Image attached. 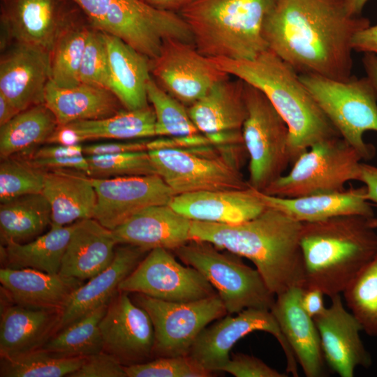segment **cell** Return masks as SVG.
<instances>
[{"label":"cell","mask_w":377,"mask_h":377,"mask_svg":"<svg viewBox=\"0 0 377 377\" xmlns=\"http://www.w3.org/2000/svg\"><path fill=\"white\" fill-rule=\"evenodd\" d=\"M370 26L351 16L346 0H274L263 24L268 49L299 75L349 79L353 36Z\"/></svg>","instance_id":"6da1fadb"},{"label":"cell","mask_w":377,"mask_h":377,"mask_svg":"<svg viewBox=\"0 0 377 377\" xmlns=\"http://www.w3.org/2000/svg\"><path fill=\"white\" fill-rule=\"evenodd\" d=\"M302 222L267 207L239 224L191 221L190 240L207 242L251 260L276 296L304 285L300 243Z\"/></svg>","instance_id":"7a4b0ae2"},{"label":"cell","mask_w":377,"mask_h":377,"mask_svg":"<svg viewBox=\"0 0 377 377\" xmlns=\"http://www.w3.org/2000/svg\"><path fill=\"white\" fill-rule=\"evenodd\" d=\"M219 69L263 91L289 129L290 163L311 146L340 136L300 78L269 49L251 60L208 57Z\"/></svg>","instance_id":"3957f363"},{"label":"cell","mask_w":377,"mask_h":377,"mask_svg":"<svg viewBox=\"0 0 377 377\" xmlns=\"http://www.w3.org/2000/svg\"><path fill=\"white\" fill-rule=\"evenodd\" d=\"M369 219L348 214L302 222L303 288H317L330 298L343 292L377 256V232Z\"/></svg>","instance_id":"277c9868"},{"label":"cell","mask_w":377,"mask_h":377,"mask_svg":"<svg viewBox=\"0 0 377 377\" xmlns=\"http://www.w3.org/2000/svg\"><path fill=\"white\" fill-rule=\"evenodd\" d=\"M274 0H192L178 13L207 57L251 60L268 49L265 19Z\"/></svg>","instance_id":"5b68a950"},{"label":"cell","mask_w":377,"mask_h":377,"mask_svg":"<svg viewBox=\"0 0 377 377\" xmlns=\"http://www.w3.org/2000/svg\"><path fill=\"white\" fill-rule=\"evenodd\" d=\"M91 27L116 36L149 59L156 58L169 39L193 43L179 13L158 9L143 0H71Z\"/></svg>","instance_id":"8992f818"},{"label":"cell","mask_w":377,"mask_h":377,"mask_svg":"<svg viewBox=\"0 0 377 377\" xmlns=\"http://www.w3.org/2000/svg\"><path fill=\"white\" fill-rule=\"evenodd\" d=\"M148 153L157 175L175 195L249 187L241 172L248 155L244 143L162 148Z\"/></svg>","instance_id":"52a82bcc"},{"label":"cell","mask_w":377,"mask_h":377,"mask_svg":"<svg viewBox=\"0 0 377 377\" xmlns=\"http://www.w3.org/2000/svg\"><path fill=\"white\" fill-rule=\"evenodd\" d=\"M173 252L182 263L197 269L212 285L228 314L248 308H272L276 295L258 269L244 263L241 256L197 240H190Z\"/></svg>","instance_id":"ba28073f"},{"label":"cell","mask_w":377,"mask_h":377,"mask_svg":"<svg viewBox=\"0 0 377 377\" xmlns=\"http://www.w3.org/2000/svg\"><path fill=\"white\" fill-rule=\"evenodd\" d=\"M300 75L340 136L362 160L373 158L375 147L364 140L365 132H377V92L369 79L352 75L340 81L317 75Z\"/></svg>","instance_id":"9c48e42d"},{"label":"cell","mask_w":377,"mask_h":377,"mask_svg":"<svg viewBox=\"0 0 377 377\" xmlns=\"http://www.w3.org/2000/svg\"><path fill=\"white\" fill-rule=\"evenodd\" d=\"M362 158L341 136L318 142L303 152L290 172L263 193L286 198L344 191L347 182L358 181Z\"/></svg>","instance_id":"30bf717a"},{"label":"cell","mask_w":377,"mask_h":377,"mask_svg":"<svg viewBox=\"0 0 377 377\" xmlns=\"http://www.w3.org/2000/svg\"><path fill=\"white\" fill-rule=\"evenodd\" d=\"M244 98L247 116L242 135L249 158L247 182L263 192L290 163L289 129L265 94L245 82Z\"/></svg>","instance_id":"8fae6325"},{"label":"cell","mask_w":377,"mask_h":377,"mask_svg":"<svg viewBox=\"0 0 377 377\" xmlns=\"http://www.w3.org/2000/svg\"><path fill=\"white\" fill-rule=\"evenodd\" d=\"M134 302L149 314L154 330V355H188L199 334L228 314L218 293L186 302L161 300L137 293Z\"/></svg>","instance_id":"7c38bea8"},{"label":"cell","mask_w":377,"mask_h":377,"mask_svg":"<svg viewBox=\"0 0 377 377\" xmlns=\"http://www.w3.org/2000/svg\"><path fill=\"white\" fill-rule=\"evenodd\" d=\"M170 250L154 249L119 285L118 290L176 302H192L217 294L195 268L182 265Z\"/></svg>","instance_id":"4fadbf2b"},{"label":"cell","mask_w":377,"mask_h":377,"mask_svg":"<svg viewBox=\"0 0 377 377\" xmlns=\"http://www.w3.org/2000/svg\"><path fill=\"white\" fill-rule=\"evenodd\" d=\"M254 331L273 335L282 347L287 361L288 373L298 376L297 359L270 310L245 309L237 316L227 314L205 327L194 341L188 355L204 367L221 371L228 362L230 351L242 337Z\"/></svg>","instance_id":"5bb4252c"},{"label":"cell","mask_w":377,"mask_h":377,"mask_svg":"<svg viewBox=\"0 0 377 377\" xmlns=\"http://www.w3.org/2000/svg\"><path fill=\"white\" fill-rule=\"evenodd\" d=\"M149 65L158 84L187 107L230 76L216 67L193 43L177 39L166 40L158 55L149 60Z\"/></svg>","instance_id":"9a60e30c"},{"label":"cell","mask_w":377,"mask_h":377,"mask_svg":"<svg viewBox=\"0 0 377 377\" xmlns=\"http://www.w3.org/2000/svg\"><path fill=\"white\" fill-rule=\"evenodd\" d=\"M103 350L124 366L143 363L154 355V330L147 312L118 290L99 323Z\"/></svg>","instance_id":"2e32d148"},{"label":"cell","mask_w":377,"mask_h":377,"mask_svg":"<svg viewBox=\"0 0 377 377\" xmlns=\"http://www.w3.org/2000/svg\"><path fill=\"white\" fill-rule=\"evenodd\" d=\"M91 179L96 193L92 218L111 230L147 207L168 204L175 195L158 175Z\"/></svg>","instance_id":"e0dca14e"},{"label":"cell","mask_w":377,"mask_h":377,"mask_svg":"<svg viewBox=\"0 0 377 377\" xmlns=\"http://www.w3.org/2000/svg\"><path fill=\"white\" fill-rule=\"evenodd\" d=\"M77 20L66 0H7L1 15L6 38L50 52L61 33Z\"/></svg>","instance_id":"ac0fdd59"},{"label":"cell","mask_w":377,"mask_h":377,"mask_svg":"<svg viewBox=\"0 0 377 377\" xmlns=\"http://www.w3.org/2000/svg\"><path fill=\"white\" fill-rule=\"evenodd\" d=\"M331 305L313 320L320 335L325 360L341 377H353L357 367L368 368L371 358L360 337L361 325L348 312L340 294L331 297Z\"/></svg>","instance_id":"d6986e66"},{"label":"cell","mask_w":377,"mask_h":377,"mask_svg":"<svg viewBox=\"0 0 377 377\" xmlns=\"http://www.w3.org/2000/svg\"><path fill=\"white\" fill-rule=\"evenodd\" d=\"M50 77V52L16 43L0 61V94L20 112L45 103Z\"/></svg>","instance_id":"ffe728a7"},{"label":"cell","mask_w":377,"mask_h":377,"mask_svg":"<svg viewBox=\"0 0 377 377\" xmlns=\"http://www.w3.org/2000/svg\"><path fill=\"white\" fill-rule=\"evenodd\" d=\"M168 205L191 221L230 225L251 220L267 207L260 192L250 186L175 195Z\"/></svg>","instance_id":"44dd1931"},{"label":"cell","mask_w":377,"mask_h":377,"mask_svg":"<svg viewBox=\"0 0 377 377\" xmlns=\"http://www.w3.org/2000/svg\"><path fill=\"white\" fill-rule=\"evenodd\" d=\"M303 288L293 287L276 295L271 312L307 377L325 374L324 355L313 319L302 307Z\"/></svg>","instance_id":"7402d4cb"},{"label":"cell","mask_w":377,"mask_h":377,"mask_svg":"<svg viewBox=\"0 0 377 377\" xmlns=\"http://www.w3.org/2000/svg\"><path fill=\"white\" fill-rule=\"evenodd\" d=\"M191 220L168 204L154 205L135 214L112 230L118 244H129L149 251H175L190 241Z\"/></svg>","instance_id":"603a6c76"},{"label":"cell","mask_w":377,"mask_h":377,"mask_svg":"<svg viewBox=\"0 0 377 377\" xmlns=\"http://www.w3.org/2000/svg\"><path fill=\"white\" fill-rule=\"evenodd\" d=\"M120 245L116 247L114 258L110 266L72 293L62 311L57 332L108 304L118 291L120 283L149 252L133 245Z\"/></svg>","instance_id":"cb8c5ba5"},{"label":"cell","mask_w":377,"mask_h":377,"mask_svg":"<svg viewBox=\"0 0 377 377\" xmlns=\"http://www.w3.org/2000/svg\"><path fill=\"white\" fill-rule=\"evenodd\" d=\"M83 281L31 268L0 269V282L13 304L34 309L62 312Z\"/></svg>","instance_id":"d4e9b609"},{"label":"cell","mask_w":377,"mask_h":377,"mask_svg":"<svg viewBox=\"0 0 377 377\" xmlns=\"http://www.w3.org/2000/svg\"><path fill=\"white\" fill-rule=\"evenodd\" d=\"M117 245L112 230L96 219L78 221L73 224L59 273L89 280L110 266Z\"/></svg>","instance_id":"484cf974"},{"label":"cell","mask_w":377,"mask_h":377,"mask_svg":"<svg viewBox=\"0 0 377 377\" xmlns=\"http://www.w3.org/2000/svg\"><path fill=\"white\" fill-rule=\"evenodd\" d=\"M61 311L13 304L3 309L0 320L1 358L38 350L57 332Z\"/></svg>","instance_id":"4316f807"},{"label":"cell","mask_w":377,"mask_h":377,"mask_svg":"<svg viewBox=\"0 0 377 377\" xmlns=\"http://www.w3.org/2000/svg\"><path fill=\"white\" fill-rule=\"evenodd\" d=\"M42 194L51 208L50 227L66 226L93 217L96 193L91 177L86 173L46 171Z\"/></svg>","instance_id":"83f0119b"},{"label":"cell","mask_w":377,"mask_h":377,"mask_svg":"<svg viewBox=\"0 0 377 377\" xmlns=\"http://www.w3.org/2000/svg\"><path fill=\"white\" fill-rule=\"evenodd\" d=\"M365 186H350L344 191L293 198H280L260 192L267 207L276 208L300 222H310L334 216L358 214L374 217L372 204L366 198Z\"/></svg>","instance_id":"f1b7e54d"},{"label":"cell","mask_w":377,"mask_h":377,"mask_svg":"<svg viewBox=\"0 0 377 377\" xmlns=\"http://www.w3.org/2000/svg\"><path fill=\"white\" fill-rule=\"evenodd\" d=\"M103 34L109 59V90L126 110L148 106L147 88L151 77L149 58L120 38Z\"/></svg>","instance_id":"f546056e"},{"label":"cell","mask_w":377,"mask_h":377,"mask_svg":"<svg viewBox=\"0 0 377 377\" xmlns=\"http://www.w3.org/2000/svg\"><path fill=\"white\" fill-rule=\"evenodd\" d=\"M188 111L200 133L241 131L247 116L244 82L230 76L218 82Z\"/></svg>","instance_id":"4dcf8cb0"},{"label":"cell","mask_w":377,"mask_h":377,"mask_svg":"<svg viewBox=\"0 0 377 377\" xmlns=\"http://www.w3.org/2000/svg\"><path fill=\"white\" fill-rule=\"evenodd\" d=\"M45 104L59 126L77 121L104 119L125 109L109 89L83 83L63 88L50 81L45 88Z\"/></svg>","instance_id":"1f68e13d"},{"label":"cell","mask_w":377,"mask_h":377,"mask_svg":"<svg viewBox=\"0 0 377 377\" xmlns=\"http://www.w3.org/2000/svg\"><path fill=\"white\" fill-rule=\"evenodd\" d=\"M73 224L50 227L45 234L26 243L8 242L1 248L6 267L13 269L31 268L50 274H58L68 246Z\"/></svg>","instance_id":"d6a6232c"},{"label":"cell","mask_w":377,"mask_h":377,"mask_svg":"<svg viewBox=\"0 0 377 377\" xmlns=\"http://www.w3.org/2000/svg\"><path fill=\"white\" fill-rule=\"evenodd\" d=\"M58 126L45 103L21 111L0 126V157L26 156L46 143Z\"/></svg>","instance_id":"836d02e7"},{"label":"cell","mask_w":377,"mask_h":377,"mask_svg":"<svg viewBox=\"0 0 377 377\" xmlns=\"http://www.w3.org/2000/svg\"><path fill=\"white\" fill-rule=\"evenodd\" d=\"M51 223V208L42 193L30 194L1 203L0 232L6 244L33 240Z\"/></svg>","instance_id":"e575fe53"},{"label":"cell","mask_w":377,"mask_h":377,"mask_svg":"<svg viewBox=\"0 0 377 377\" xmlns=\"http://www.w3.org/2000/svg\"><path fill=\"white\" fill-rule=\"evenodd\" d=\"M156 117L152 106L124 109L104 119L77 121L68 124L82 142L98 139L140 140L156 137Z\"/></svg>","instance_id":"d590c367"},{"label":"cell","mask_w":377,"mask_h":377,"mask_svg":"<svg viewBox=\"0 0 377 377\" xmlns=\"http://www.w3.org/2000/svg\"><path fill=\"white\" fill-rule=\"evenodd\" d=\"M108 304L57 332L41 349L64 357H86L103 350L99 323Z\"/></svg>","instance_id":"8d00e7d4"},{"label":"cell","mask_w":377,"mask_h":377,"mask_svg":"<svg viewBox=\"0 0 377 377\" xmlns=\"http://www.w3.org/2000/svg\"><path fill=\"white\" fill-rule=\"evenodd\" d=\"M76 20L59 36L50 52V81L59 87L79 85L82 57L89 29Z\"/></svg>","instance_id":"74e56055"},{"label":"cell","mask_w":377,"mask_h":377,"mask_svg":"<svg viewBox=\"0 0 377 377\" xmlns=\"http://www.w3.org/2000/svg\"><path fill=\"white\" fill-rule=\"evenodd\" d=\"M84 357L54 355L43 349L1 358V377H61L77 370Z\"/></svg>","instance_id":"f35d334b"},{"label":"cell","mask_w":377,"mask_h":377,"mask_svg":"<svg viewBox=\"0 0 377 377\" xmlns=\"http://www.w3.org/2000/svg\"><path fill=\"white\" fill-rule=\"evenodd\" d=\"M342 293L362 330L377 337V256L359 272Z\"/></svg>","instance_id":"ab89813d"},{"label":"cell","mask_w":377,"mask_h":377,"mask_svg":"<svg viewBox=\"0 0 377 377\" xmlns=\"http://www.w3.org/2000/svg\"><path fill=\"white\" fill-rule=\"evenodd\" d=\"M147 98L154 109L156 137H179L200 133L190 117L188 107L165 91L151 77Z\"/></svg>","instance_id":"60d3db41"},{"label":"cell","mask_w":377,"mask_h":377,"mask_svg":"<svg viewBox=\"0 0 377 377\" xmlns=\"http://www.w3.org/2000/svg\"><path fill=\"white\" fill-rule=\"evenodd\" d=\"M45 172L34 165L22 156L15 155L1 158V203L26 195L42 193Z\"/></svg>","instance_id":"b9f144b4"},{"label":"cell","mask_w":377,"mask_h":377,"mask_svg":"<svg viewBox=\"0 0 377 377\" xmlns=\"http://www.w3.org/2000/svg\"><path fill=\"white\" fill-rule=\"evenodd\" d=\"M86 157L89 176L94 178L157 175L148 151Z\"/></svg>","instance_id":"7bdbcfd3"},{"label":"cell","mask_w":377,"mask_h":377,"mask_svg":"<svg viewBox=\"0 0 377 377\" xmlns=\"http://www.w3.org/2000/svg\"><path fill=\"white\" fill-rule=\"evenodd\" d=\"M127 377H210L214 373L189 355L160 357L125 366Z\"/></svg>","instance_id":"ee69618b"},{"label":"cell","mask_w":377,"mask_h":377,"mask_svg":"<svg viewBox=\"0 0 377 377\" xmlns=\"http://www.w3.org/2000/svg\"><path fill=\"white\" fill-rule=\"evenodd\" d=\"M80 82L109 89L110 66L103 32L91 27L80 73Z\"/></svg>","instance_id":"f6af8a7d"},{"label":"cell","mask_w":377,"mask_h":377,"mask_svg":"<svg viewBox=\"0 0 377 377\" xmlns=\"http://www.w3.org/2000/svg\"><path fill=\"white\" fill-rule=\"evenodd\" d=\"M40 147L26 157L34 165L44 170H67L89 175V164L82 144H48Z\"/></svg>","instance_id":"bcb514c9"},{"label":"cell","mask_w":377,"mask_h":377,"mask_svg":"<svg viewBox=\"0 0 377 377\" xmlns=\"http://www.w3.org/2000/svg\"><path fill=\"white\" fill-rule=\"evenodd\" d=\"M68 377H127V374L125 366L102 350L84 357L81 367Z\"/></svg>","instance_id":"7dc6e473"},{"label":"cell","mask_w":377,"mask_h":377,"mask_svg":"<svg viewBox=\"0 0 377 377\" xmlns=\"http://www.w3.org/2000/svg\"><path fill=\"white\" fill-rule=\"evenodd\" d=\"M221 371L232 374L235 377H286L269 367L261 360L246 354L236 353L232 355L228 362L223 367Z\"/></svg>","instance_id":"c3c4849f"},{"label":"cell","mask_w":377,"mask_h":377,"mask_svg":"<svg viewBox=\"0 0 377 377\" xmlns=\"http://www.w3.org/2000/svg\"><path fill=\"white\" fill-rule=\"evenodd\" d=\"M148 140L109 142L83 145L85 156H101L119 153L147 151Z\"/></svg>","instance_id":"681fc988"},{"label":"cell","mask_w":377,"mask_h":377,"mask_svg":"<svg viewBox=\"0 0 377 377\" xmlns=\"http://www.w3.org/2000/svg\"><path fill=\"white\" fill-rule=\"evenodd\" d=\"M351 45L355 51L377 54V24L370 25L356 33Z\"/></svg>","instance_id":"f907efd6"},{"label":"cell","mask_w":377,"mask_h":377,"mask_svg":"<svg viewBox=\"0 0 377 377\" xmlns=\"http://www.w3.org/2000/svg\"><path fill=\"white\" fill-rule=\"evenodd\" d=\"M323 293L317 288H303L301 302L303 309L313 319L323 313Z\"/></svg>","instance_id":"816d5d0a"},{"label":"cell","mask_w":377,"mask_h":377,"mask_svg":"<svg viewBox=\"0 0 377 377\" xmlns=\"http://www.w3.org/2000/svg\"><path fill=\"white\" fill-rule=\"evenodd\" d=\"M358 181L362 182L366 187L367 200L377 206V167L361 163Z\"/></svg>","instance_id":"f5cc1de1"},{"label":"cell","mask_w":377,"mask_h":377,"mask_svg":"<svg viewBox=\"0 0 377 377\" xmlns=\"http://www.w3.org/2000/svg\"><path fill=\"white\" fill-rule=\"evenodd\" d=\"M47 144L75 145L82 144V141L76 131L70 126L66 124L57 126L48 139Z\"/></svg>","instance_id":"db71d44e"},{"label":"cell","mask_w":377,"mask_h":377,"mask_svg":"<svg viewBox=\"0 0 377 377\" xmlns=\"http://www.w3.org/2000/svg\"><path fill=\"white\" fill-rule=\"evenodd\" d=\"M362 63L367 73V77L371 82L377 92V54L364 53Z\"/></svg>","instance_id":"11a10c76"},{"label":"cell","mask_w":377,"mask_h":377,"mask_svg":"<svg viewBox=\"0 0 377 377\" xmlns=\"http://www.w3.org/2000/svg\"><path fill=\"white\" fill-rule=\"evenodd\" d=\"M145 2L158 9L179 12L192 0H143Z\"/></svg>","instance_id":"9f6ffc18"},{"label":"cell","mask_w":377,"mask_h":377,"mask_svg":"<svg viewBox=\"0 0 377 377\" xmlns=\"http://www.w3.org/2000/svg\"><path fill=\"white\" fill-rule=\"evenodd\" d=\"M20 111L0 94V126L13 119Z\"/></svg>","instance_id":"6f0895ef"},{"label":"cell","mask_w":377,"mask_h":377,"mask_svg":"<svg viewBox=\"0 0 377 377\" xmlns=\"http://www.w3.org/2000/svg\"><path fill=\"white\" fill-rule=\"evenodd\" d=\"M369 0H346L347 13L351 16H361L364 5Z\"/></svg>","instance_id":"680465c9"},{"label":"cell","mask_w":377,"mask_h":377,"mask_svg":"<svg viewBox=\"0 0 377 377\" xmlns=\"http://www.w3.org/2000/svg\"><path fill=\"white\" fill-rule=\"evenodd\" d=\"M369 222L372 228L375 229L377 228V218H376L375 216L371 217L369 219Z\"/></svg>","instance_id":"91938a15"}]
</instances>
